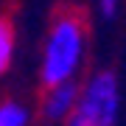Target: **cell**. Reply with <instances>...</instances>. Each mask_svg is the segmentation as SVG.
Returning <instances> with one entry per match:
<instances>
[{
    "instance_id": "cell-1",
    "label": "cell",
    "mask_w": 126,
    "mask_h": 126,
    "mask_svg": "<svg viewBox=\"0 0 126 126\" xmlns=\"http://www.w3.org/2000/svg\"><path fill=\"white\" fill-rule=\"evenodd\" d=\"M87 50V28L76 14H62L53 20L42 48V67L39 76L45 81V87L53 84H67L76 81L81 62H84Z\"/></svg>"
},
{
    "instance_id": "cell-2",
    "label": "cell",
    "mask_w": 126,
    "mask_h": 126,
    "mask_svg": "<svg viewBox=\"0 0 126 126\" xmlns=\"http://www.w3.org/2000/svg\"><path fill=\"white\" fill-rule=\"evenodd\" d=\"M121 118V87L115 73H95L79 87L76 107L64 118V126H118Z\"/></svg>"
},
{
    "instance_id": "cell-3",
    "label": "cell",
    "mask_w": 126,
    "mask_h": 126,
    "mask_svg": "<svg viewBox=\"0 0 126 126\" xmlns=\"http://www.w3.org/2000/svg\"><path fill=\"white\" fill-rule=\"evenodd\" d=\"M76 98H79V84L76 81L48 87L45 98H42V115L50 118V121H64L70 115V109L76 107Z\"/></svg>"
},
{
    "instance_id": "cell-4",
    "label": "cell",
    "mask_w": 126,
    "mask_h": 126,
    "mask_svg": "<svg viewBox=\"0 0 126 126\" xmlns=\"http://www.w3.org/2000/svg\"><path fill=\"white\" fill-rule=\"evenodd\" d=\"M0 126H28V109L17 101L0 104Z\"/></svg>"
},
{
    "instance_id": "cell-5",
    "label": "cell",
    "mask_w": 126,
    "mask_h": 126,
    "mask_svg": "<svg viewBox=\"0 0 126 126\" xmlns=\"http://www.w3.org/2000/svg\"><path fill=\"white\" fill-rule=\"evenodd\" d=\"M11 59H14V36H11V28L0 20V73L9 70Z\"/></svg>"
},
{
    "instance_id": "cell-6",
    "label": "cell",
    "mask_w": 126,
    "mask_h": 126,
    "mask_svg": "<svg viewBox=\"0 0 126 126\" xmlns=\"http://www.w3.org/2000/svg\"><path fill=\"white\" fill-rule=\"evenodd\" d=\"M95 3H98V14L104 20H115L121 11V0H95Z\"/></svg>"
}]
</instances>
